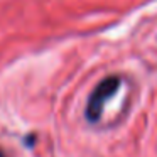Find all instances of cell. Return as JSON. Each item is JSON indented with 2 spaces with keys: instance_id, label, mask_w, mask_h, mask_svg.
Returning <instances> with one entry per match:
<instances>
[{
  "instance_id": "7a4b0ae2",
  "label": "cell",
  "mask_w": 157,
  "mask_h": 157,
  "mask_svg": "<svg viewBox=\"0 0 157 157\" xmlns=\"http://www.w3.org/2000/svg\"><path fill=\"white\" fill-rule=\"evenodd\" d=\"M0 157H4V154H2V152H0Z\"/></svg>"
},
{
  "instance_id": "6da1fadb",
  "label": "cell",
  "mask_w": 157,
  "mask_h": 157,
  "mask_svg": "<svg viewBox=\"0 0 157 157\" xmlns=\"http://www.w3.org/2000/svg\"><path fill=\"white\" fill-rule=\"evenodd\" d=\"M118 85L120 79L115 78V76H110V78H105L95 88V91L91 93V96L88 100V105H86V118L90 122H96L100 118L103 105L106 103V100L115 95V91L118 90Z\"/></svg>"
}]
</instances>
